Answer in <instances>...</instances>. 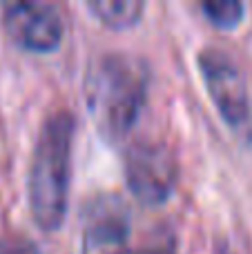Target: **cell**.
<instances>
[{"instance_id": "obj_1", "label": "cell", "mask_w": 252, "mask_h": 254, "mask_svg": "<svg viewBox=\"0 0 252 254\" xmlns=\"http://www.w3.org/2000/svg\"><path fill=\"white\" fill-rule=\"evenodd\" d=\"M147 85L150 69L132 54H103L89 65L85 98L89 116L105 140L119 143L127 136L143 112Z\"/></svg>"}, {"instance_id": "obj_2", "label": "cell", "mask_w": 252, "mask_h": 254, "mask_svg": "<svg viewBox=\"0 0 252 254\" xmlns=\"http://www.w3.org/2000/svg\"><path fill=\"white\" fill-rule=\"evenodd\" d=\"M71 138L74 119L69 112H52L43 121L34 145L27 179L29 207L34 221L43 230H58L67 214L71 167Z\"/></svg>"}, {"instance_id": "obj_3", "label": "cell", "mask_w": 252, "mask_h": 254, "mask_svg": "<svg viewBox=\"0 0 252 254\" xmlns=\"http://www.w3.org/2000/svg\"><path fill=\"white\" fill-rule=\"evenodd\" d=\"M199 69L217 112L235 131L248 134L252 127L248 85L239 65L219 47H205L199 54Z\"/></svg>"}, {"instance_id": "obj_4", "label": "cell", "mask_w": 252, "mask_h": 254, "mask_svg": "<svg viewBox=\"0 0 252 254\" xmlns=\"http://www.w3.org/2000/svg\"><path fill=\"white\" fill-rule=\"evenodd\" d=\"M125 179L134 196L145 205H161L177 188L179 163L159 140H138L125 156Z\"/></svg>"}, {"instance_id": "obj_5", "label": "cell", "mask_w": 252, "mask_h": 254, "mask_svg": "<svg viewBox=\"0 0 252 254\" xmlns=\"http://www.w3.org/2000/svg\"><path fill=\"white\" fill-rule=\"evenodd\" d=\"M2 25L9 38L18 47L34 54H47L61 45L65 34V22L52 2L20 0L4 4Z\"/></svg>"}, {"instance_id": "obj_6", "label": "cell", "mask_w": 252, "mask_h": 254, "mask_svg": "<svg viewBox=\"0 0 252 254\" xmlns=\"http://www.w3.org/2000/svg\"><path fill=\"white\" fill-rule=\"evenodd\" d=\"M83 254H170L161 248H129L127 225L116 214L101 216L87 230L83 239Z\"/></svg>"}, {"instance_id": "obj_7", "label": "cell", "mask_w": 252, "mask_h": 254, "mask_svg": "<svg viewBox=\"0 0 252 254\" xmlns=\"http://www.w3.org/2000/svg\"><path fill=\"white\" fill-rule=\"evenodd\" d=\"M87 9L105 27L127 29L141 20L145 4L138 0H94V2H87Z\"/></svg>"}, {"instance_id": "obj_8", "label": "cell", "mask_w": 252, "mask_h": 254, "mask_svg": "<svg viewBox=\"0 0 252 254\" xmlns=\"http://www.w3.org/2000/svg\"><path fill=\"white\" fill-rule=\"evenodd\" d=\"M203 11L219 29H235L244 20V4L237 0H208L203 2Z\"/></svg>"}, {"instance_id": "obj_9", "label": "cell", "mask_w": 252, "mask_h": 254, "mask_svg": "<svg viewBox=\"0 0 252 254\" xmlns=\"http://www.w3.org/2000/svg\"><path fill=\"white\" fill-rule=\"evenodd\" d=\"M0 254H40V250L29 239L7 234V237H0Z\"/></svg>"}]
</instances>
